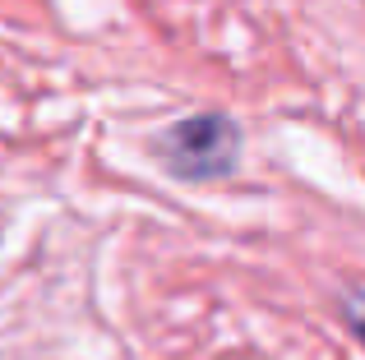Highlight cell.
<instances>
[{"label": "cell", "instance_id": "cell-1", "mask_svg": "<svg viewBox=\"0 0 365 360\" xmlns=\"http://www.w3.org/2000/svg\"><path fill=\"white\" fill-rule=\"evenodd\" d=\"M158 162L176 180H217L236 171L241 157V125L222 111H195L158 134Z\"/></svg>", "mask_w": 365, "mask_h": 360}, {"label": "cell", "instance_id": "cell-2", "mask_svg": "<svg viewBox=\"0 0 365 360\" xmlns=\"http://www.w3.org/2000/svg\"><path fill=\"white\" fill-rule=\"evenodd\" d=\"M347 319H351V328H356V337L365 342V291L347 300Z\"/></svg>", "mask_w": 365, "mask_h": 360}]
</instances>
